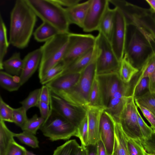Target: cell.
Segmentation results:
<instances>
[{
    "label": "cell",
    "mask_w": 155,
    "mask_h": 155,
    "mask_svg": "<svg viewBox=\"0 0 155 155\" xmlns=\"http://www.w3.org/2000/svg\"><path fill=\"white\" fill-rule=\"evenodd\" d=\"M37 18L25 0H16L10 13L9 44L19 49L26 48L33 34Z\"/></svg>",
    "instance_id": "6da1fadb"
},
{
    "label": "cell",
    "mask_w": 155,
    "mask_h": 155,
    "mask_svg": "<svg viewBox=\"0 0 155 155\" xmlns=\"http://www.w3.org/2000/svg\"><path fill=\"white\" fill-rule=\"evenodd\" d=\"M37 17L53 26L60 33H69V22L65 8L55 0H25Z\"/></svg>",
    "instance_id": "7a4b0ae2"
},
{
    "label": "cell",
    "mask_w": 155,
    "mask_h": 155,
    "mask_svg": "<svg viewBox=\"0 0 155 155\" xmlns=\"http://www.w3.org/2000/svg\"><path fill=\"white\" fill-rule=\"evenodd\" d=\"M96 57L95 46L93 58L90 63L81 72L78 82L60 97L74 106L87 109L90 92L96 74Z\"/></svg>",
    "instance_id": "3957f363"
},
{
    "label": "cell",
    "mask_w": 155,
    "mask_h": 155,
    "mask_svg": "<svg viewBox=\"0 0 155 155\" xmlns=\"http://www.w3.org/2000/svg\"><path fill=\"white\" fill-rule=\"evenodd\" d=\"M69 33H59L40 47L41 57L38 68L39 80L50 69L62 61L68 46Z\"/></svg>",
    "instance_id": "277c9868"
},
{
    "label": "cell",
    "mask_w": 155,
    "mask_h": 155,
    "mask_svg": "<svg viewBox=\"0 0 155 155\" xmlns=\"http://www.w3.org/2000/svg\"><path fill=\"white\" fill-rule=\"evenodd\" d=\"M96 37V75L118 73L120 62L114 52L110 42L101 32Z\"/></svg>",
    "instance_id": "5b68a950"
},
{
    "label": "cell",
    "mask_w": 155,
    "mask_h": 155,
    "mask_svg": "<svg viewBox=\"0 0 155 155\" xmlns=\"http://www.w3.org/2000/svg\"><path fill=\"white\" fill-rule=\"evenodd\" d=\"M50 109L40 129L43 134L52 141L67 140L76 136L77 127Z\"/></svg>",
    "instance_id": "8992f818"
},
{
    "label": "cell",
    "mask_w": 155,
    "mask_h": 155,
    "mask_svg": "<svg viewBox=\"0 0 155 155\" xmlns=\"http://www.w3.org/2000/svg\"><path fill=\"white\" fill-rule=\"evenodd\" d=\"M138 110L134 96H126L119 123L123 131L129 138L140 141L143 138L138 124Z\"/></svg>",
    "instance_id": "52a82bcc"
},
{
    "label": "cell",
    "mask_w": 155,
    "mask_h": 155,
    "mask_svg": "<svg viewBox=\"0 0 155 155\" xmlns=\"http://www.w3.org/2000/svg\"><path fill=\"white\" fill-rule=\"evenodd\" d=\"M96 39V37L91 34L69 32L68 46L62 60L65 68L79 57L93 48Z\"/></svg>",
    "instance_id": "ba28073f"
},
{
    "label": "cell",
    "mask_w": 155,
    "mask_h": 155,
    "mask_svg": "<svg viewBox=\"0 0 155 155\" xmlns=\"http://www.w3.org/2000/svg\"><path fill=\"white\" fill-rule=\"evenodd\" d=\"M114 8V25L110 43L116 56L120 62L125 53L128 25L122 11L117 8Z\"/></svg>",
    "instance_id": "9c48e42d"
},
{
    "label": "cell",
    "mask_w": 155,
    "mask_h": 155,
    "mask_svg": "<svg viewBox=\"0 0 155 155\" xmlns=\"http://www.w3.org/2000/svg\"><path fill=\"white\" fill-rule=\"evenodd\" d=\"M50 108L77 127L86 114L87 109L74 106L51 92Z\"/></svg>",
    "instance_id": "30bf717a"
},
{
    "label": "cell",
    "mask_w": 155,
    "mask_h": 155,
    "mask_svg": "<svg viewBox=\"0 0 155 155\" xmlns=\"http://www.w3.org/2000/svg\"><path fill=\"white\" fill-rule=\"evenodd\" d=\"M109 0H91L82 28L86 32L98 31L102 17L109 7Z\"/></svg>",
    "instance_id": "8fae6325"
},
{
    "label": "cell",
    "mask_w": 155,
    "mask_h": 155,
    "mask_svg": "<svg viewBox=\"0 0 155 155\" xmlns=\"http://www.w3.org/2000/svg\"><path fill=\"white\" fill-rule=\"evenodd\" d=\"M97 76L101 90L104 105L106 108L113 95L126 83L121 80L118 73Z\"/></svg>",
    "instance_id": "7c38bea8"
},
{
    "label": "cell",
    "mask_w": 155,
    "mask_h": 155,
    "mask_svg": "<svg viewBox=\"0 0 155 155\" xmlns=\"http://www.w3.org/2000/svg\"><path fill=\"white\" fill-rule=\"evenodd\" d=\"M115 125L112 117L105 110L101 117L99 126L100 139L106 150L107 155H112L115 138Z\"/></svg>",
    "instance_id": "4fadbf2b"
},
{
    "label": "cell",
    "mask_w": 155,
    "mask_h": 155,
    "mask_svg": "<svg viewBox=\"0 0 155 155\" xmlns=\"http://www.w3.org/2000/svg\"><path fill=\"white\" fill-rule=\"evenodd\" d=\"M81 75V73L62 74L46 85L52 93L60 97L76 84Z\"/></svg>",
    "instance_id": "5bb4252c"
},
{
    "label": "cell",
    "mask_w": 155,
    "mask_h": 155,
    "mask_svg": "<svg viewBox=\"0 0 155 155\" xmlns=\"http://www.w3.org/2000/svg\"><path fill=\"white\" fill-rule=\"evenodd\" d=\"M106 108L105 107H87L88 129L87 145H96L100 140V121L102 114Z\"/></svg>",
    "instance_id": "9a60e30c"
},
{
    "label": "cell",
    "mask_w": 155,
    "mask_h": 155,
    "mask_svg": "<svg viewBox=\"0 0 155 155\" xmlns=\"http://www.w3.org/2000/svg\"><path fill=\"white\" fill-rule=\"evenodd\" d=\"M129 83H125L116 92L110 99L105 111L109 114L116 122L119 123L120 115L126 96H130Z\"/></svg>",
    "instance_id": "2e32d148"
},
{
    "label": "cell",
    "mask_w": 155,
    "mask_h": 155,
    "mask_svg": "<svg viewBox=\"0 0 155 155\" xmlns=\"http://www.w3.org/2000/svg\"><path fill=\"white\" fill-rule=\"evenodd\" d=\"M41 57L40 47L28 53L23 59L22 69L19 76L21 86L28 81L39 68Z\"/></svg>",
    "instance_id": "e0dca14e"
},
{
    "label": "cell",
    "mask_w": 155,
    "mask_h": 155,
    "mask_svg": "<svg viewBox=\"0 0 155 155\" xmlns=\"http://www.w3.org/2000/svg\"><path fill=\"white\" fill-rule=\"evenodd\" d=\"M147 46L146 43L139 35L134 32L128 43L126 44L125 54L133 64L134 59H139L143 54Z\"/></svg>",
    "instance_id": "ac0fdd59"
},
{
    "label": "cell",
    "mask_w": 155,
    "mask_h": 155,
    "mask_svg": "<svg viewBox=\"0 0 155 155\" xmlns=\"http://www.w3.org/2000/svg\"><path fill=\"white\" fill-rule=\"evenodd\" d=\"M91 0L79 3L72 7L65 8L70 24H74L82 28L84 22Z\"/></svg>",
    "instance_id": "d6986e66"
},
{
    "label": "cell",
    "mask_w": 155,
    "mask_h": 155,
    "mask_svg": "<svg viewBox=\"0 0 155 155\" xmlns=\"http://www.w3.org/2000/svg\"><path fill=\"white\" fill-rule=\"evenodd\" d=\"M140 80L147 77L149 79V91L155 93V50L153 51L143 62L139 70Z\"/></svg>",
    "instance_id": "ffe728a7"
},
{
    "label": "cell",
    "mask_w": 155,
    "mask_h": 155,
    "mask_svg": "<svg viewBox=\"0 0 155 155\" xmlns=\"http://www.w3.org/2000/svg\"><path fill=\"white\" fill-rule=\"evenodd\" d=\"M114 120L115 132L112 155H130L127 146L129 138L123 131L120 123Z\"/></svg>",
    "instance_id": "44dd1931"
},
{
    "label": "cell",
    "mask_w": 155,
    "mask_h": 155,
    "mask_svg": "<svg viewBox=\"0 0 155 155\" xmlns=\"http://www.w3.org/2000/svg\"><path fill=\"white\" fill-rule=\"evenodd\" d=\"M94 52V46L75 60L65 68L62 74L81 73L91 62Z\"/></svg>",
    "instance_id": "7402d4cb"
},
{
    "label": "cell",
    "mask_w": 155,
    "mask_h": 155,
    "mask_svg": "<svg viewBox=\"0 0 155 155\" xmlns=\"http://www.w3.org/2000/svg\"><path fill=\"white\" fill-rule=\"evenodd\" d=\"M114 8L109 7L106 9L100 23L98 31L110 41L114 21Z\"/></svg>",
    "instance_id": "603a6c76"
},
{
    "label": "cell",
    "mask_w": 155,
    "mask_h": 155,
    "mask_svg": "<svg viewBox=\"0 0 155 155\" xmlns=\"http://www.w3.org/2000/svg\"><path fill=\"white\" fill-rule=\"evenodd\" d=\"M23 65V59L21 58L20 53L17 52L14 53L9 58L3 61V68L7 73L19 77L22 71Z\"/></svg>",
    "instance_id": "cb8c5ba5"
},
{
    "label": "cell",
    "mask_w": 155,
    "mask_h": 155,
    "mask_svg": "<svg viewBox=\"0 0 155 155\" xmlns=\"http://www.w3.org/2000/svg\"><path fill=\"white\" fill-rule=\"evenodd\" d=\"M139 71L132 64L125 54L120 61L118 72L121 80L124 83H129Z\"/></svg>",
    "instance_id": "d4e9b609"
},
{
    "label": "cell",
    "mask_w": 155,
    "mask_h": 155,
    "mask_svg": "<svg viewBox=\"0 0 155 155\" xmlns=\"http://www.w3.org/2000/svg\"><path fill=\"white\" fill-rule=\"evenodd\" d=\"M59 33V31L53 26L43 22L35 30L33 34L36 41L45 42Z\"/></svg>",
    "instance_id": "484cf974"
},
{
    "label": "cell",
    "mask_w": 155,
    "mask_h": 155,
    "mask_svg": "<svg viewBox=\"0 0 155 155\" xmlns=\"http://www.w3.org/2000/svg\"><path fill=\"white\" fill-rule=\"evenodd\" d=\"M105 107L104 105L101 90L96 74L89 95L87 107Z\"/></svg>",
    "instance_id": "4316f807"
},
{
    "label": "cell",
    "mask_w": 155,
    "mask_h": 155,
    "mask_svg": "<svg viewBox=\"0 0 155 155\" xmlns=\"http://www.w3.org/2000/svg\"><path fill=\"white\" fill-rule=\"evenodd\" d=\"M15 133L7 127L5 122L0 120V155H5L10 143L14 140Z\"/></svg>",
    "instance_id": "83f0119b"
},
{
    "label": "cell",
    "mask_w": 155,
    "mask_h": 155,
    "mask_svg": "<svg viewBox=\"0 0 155 155\" xmlns=\"http://www.w3.org/2000/svg\"><path fill=\"white\" fill-rule=\"evenodd\" d=\"M9 43L8 40L6 26L1 14L0 16V69H3V59L6 54Z\"/></svg>",
    "instance_id": "f1b7e54d"
},
{
    "label": "cell",
    "mask_w": 155,
    "mask_h": 155,
    "mask_svg": "<svg viewBox=\"0 0 155 155\" xmlns=\"http://www.w3.org/2000/svg\"><path fill=\"white\" fill-rule=\"evenodd\" d=\"M0 85L2 87L9 92L17 91L21 86L20 83L13 76L2 71H0Z\"/></svg>",
    "instance_id": "f546056e"
},
{
    "label": "cell",
    "mask_w": 155,
    "mask_h": 155,
    "mask_svg": "<svg viewBox=\"0 0 155 155\" xmlns=\"http://www.w3.org/2000/svg\"><path fill=\"white\" fill-rule=\"evenodd\" d=\"M80 146L76 140H71L58 147L52 155H75Z\"/></svg>",
    "instance_id": "4dcf8cb0"
},
{
    "label": "cell",
    "mask_w": 155,
    "mask_h": 155,
    "mask_svg": "<svg viewBox=\"0 0 155 155\" xmlns=\"http://www.w3.org/2000/svg\"><path fill=\"white\" fill-rule=\"evenodd\" d=\"M134 99L136 104L147 109L155 115V93L149 91L142 96Z\"/></svg>",
    "instance_id": "1f68e13d"
},
{
    "label": "cell",
    "mask_w": 155,
    "mask_h": 155,
    "mask_svg": "<svg viewBox=\"0 0 155 155\" xmlns=\"http://www.w3.org/2000/svg\"><path fill=\"white\" fill-rule=\"evenodd\" d=\"M45 120V119L41 117H38L37 114H35L31 118L28 119L25 125L21 129L23 131L35 135Z\"/></svg>",
    "instance_id": "d6a6232c"
},
{
    "label": "cell",
    "mask_w": 155,
    "mask_h": 155,
    "mask_svg": "<svg viewBox=\"0 0 155 155\" xmlns=\"http://www.w3.org/2000/svg\"><path fill=\"white\" fill-rule=\"evenodd\" d=\"M65 68L62 61L50 69L40 80L42 85H46L61 75Z\"/></svg>",
    "instance_id": "836d02e7"
},
{
    "label": "cell",
    "mask_w": 155,
    "mask_h": 155,
    "mask_svg": "<svg viewBox=\"0 0 155 155\" xmlns=\"http://www.w3.org/2000/svg\"><path fill=\"white\" fill-rule=\"evenodd\" d=\"M41 88L36 89L30 93L28 97L20 103L27 111L31 107H38L40 101Z\"/></svg>",
    "instance_id": "e575fe53"
},
{
    "label": "cell",
    "mask_w": 155,
    "mask_h": 155,
    "mask_svg": "<svg viewBox=\"0 0 155 155\" xmlns=\"http://www.w3.org/2000/svg\"><path fill=\"white\" fill-rule=\"evenodd\" d=\"M88 117L86 114L77 127L76 137L79 138L81 145L86 146L88 143Z\"/></svg>",
    "instance_id": "d590c367"
},
{
    "label": "cell",
    "mask_w": 155,
    "mask_h": 155,
    "mask_svg": "<svg viewBox=\"0 0 155 155\" xmlns=\"http://www.w3.org/2000/svg\"><path fill=\"white\" fill-rule=\"evenodd\" d=\"M15 137L22 143L33 148L39 147V141L35 135L23 131L21 133H15Z\"/></svg>",
    "instance_id": "8d00e7d4"
},
{
    "label": "cell",
    "mask_w": 155,
    "mask_h": 155,
    "mask_svg": "<svg viewBox=\"0 0 155 155\" xmlns=\"http://www.w3.org/2000/svg\"><path fill=\"white\" fill-rule=\"evenodd\" d=\"M13 108L6 104L0 96V120L13 123Z\"/></svg>",
    "instance_id": "74e56055"
},
{
    "label": "cell",
    "mask_w": 155,
    "mask_h": 155,
    "mask_svg": "<svg viewBox=\"0 0 155 155\" xmlns=\"http://www.w3.org/2000/svg\"><path fill=\"white\" fill-rule=\"evenodd\" d=\"M27 111L22 106L18 108H13V123L21 128L25 125L28 119Z\"/></svg>",
    "instance_id": "f35d334b"
},
{
    "label": "cell",
    "mask_w": 155,
    "mask_h": 155,
    "mask_svg": "<svg viewBox=\"0 0 155 155\" xmlns=\"http://www.w3.org/2000/svg\"><path fill=\"white\" fill-rule=\"evenodd\" d=\"M127 146L130 155H145V150L140 141L128 138Z\"/></svg>",
    "instance_id": "ab89813d"
},
{
    "label": "cell",
    "mask_w": 155,
    "mask_h": 155,
    "mask_svg": "<svg viewBox=\"0 0 155 155\" xmlns=\"http://www.w3.org/2000/svg\"><path fill=\"white\" fill-rule=\"evenodd\" d=\"M149 91V78L147 77L143 78L136 84L133 93L134 98L138 97Z\"/></svg>",
    "instance_id": "60d3db41"
},
{
    "label": "cell",
    "mask_w": 155,
    "mask_h": 155,
    "mask_svg": "<svg viewBox=\"0 0 155 155\" xmlns=\"http://www.w3.org/2000/svg\"><path fill=\"white\" fill-rule=\"evenodd\" d=\"M27 150L14 140L10 144L5 155H26Z\"/></svg>",
    "instance_id": "b9f144b4"
},
{
    "label": "cell",
    "mask_w": 155,
    "mask_h": 155,
    "mask_svg": "<svg viewBox=\"0 0 155 155\" xmlns=\"http://www.w3.org/2000/svg\"><path fill=\"white\" fill-rule=\"evenodd\" d=\"M140 142L147 153L155 154V131L149 137L143 138Z\"/></svg>",
    "instance_id": "7bdbcfd3"
},
{
    "label": "cell",
    "mask_w": 155,
    "mask_h": 155,
    "mask_svg": "<svg viewBox=\"0 0 155 155\" xmlns=\"http://www.w3.org/2000/svg\"><path fill=\"white\" fill-rule=\"evenodd\" d=\"M137 120L138 125L143 138H147L152 134L153 130L143 119L139 110H137Z\"/></svg>",
    "instance_id": "ee69618b"
},
{
    "label": "cell",
    "mask_w": 155,
    "mask_h": 155,
    "mask_svg": "<svg viewBox=\"0 0 155 155\" xmlns=\"http://www.w3.org/2000/svg\"><path fill=\"white\" fill-rule=\"evenodd\" d=\"M136 105L150 123L153 130L155 131V115L147 109L138 104Z\"/></svg>",
    "instance_id": "f6af8a7d"
},
{
    "label": "cell",
    "mask_w": 155,
    "mask_h": 155,
    "mask_svg": "<svg viewBox=\"0 0 155 155\" xmlns=\"http://www.w3.org/2000/svg\"><path fill=\"white\" fill-rule=\"evenodd\" d=\"M51 92L46 85H43L41 88L40 101L50 104Z\"/></svg>",
    "instance_id": "bcb514c9"
},
{
    "label": "cell",
    "mask_w": 155,
    "mask_h": 155,
    "mask_svg": "<svg viewBox=\"0 0 155 155\" xmlns=\"http://www.w3.org/2000/svg\"><path fill=\"white\" fill-rule=\"evenodd\" d=\"M38 107L39 109L41 116L45 120L50 111V104L40 101Z\"/></svg>",
    "instance_id": "7dc6e473"
},
{
    "label": "cell",
    "mask_w": 155,
    "mask_h": 155,
    "mask_svg": "<svg viewBox=\"0 0 155 155\" xmlns=\"http://www.w3.org/2000/svg\"><path fill=\"white\" fill-rule=\"evenodd\" d=\"M61 6L66 8L72 7L79 3L81 0H55Z\"/></svg>",
    "instance_id": "c3c4849f"
},
{
    "label": "cell",
    "mask_w": 155,
    "mask_h": 155,
    "mask_svg": "<svg viewBox=\"0 0 155 155\" xmlns=\"http://www.w3.org/2000/svg\"><path fill=\"white\" fill-rule=\"evenodd\" d=\"M97 145V155H107L104 145L100 139L98 142Z\"/></svg>",
    "instance_id": "681fc988"
},
{
    "label": "cell",
    "mask_w": 155,
    "mask_h": 155,
    "mask_svg": "<svg viewBox=\"0 0 155 155\" xmlns=\"http://www.w3.org/2000/svg\"><path fill=\"white\" fill-rule=\"evenodd\" d=\"M86 147L87 150V155H97V144L88 145Z\"/></svg>",
    "instance_id": "f907efd6"
},
{
    "label": "cell",
    "mask_w": 155,
    "mask_h": 155,
    "mask_svg": "<svg viewBox=\"0 0 155 155\" xmlns=\"http://www.w3.org/2000/svg\"><path fill=\"white\" fill-rule=\"evenodd\" d=\"M75 155H87L86 147L82 145L80 146Z\"/></svg>",
    "instance_id": "816d5d0a"
},
{
    "label": "cell",
    "mask_w": 155,
    "mask_h": 155,
    "mask_svg": "<svg viewBox=\"0 0 155 155\" xmlns=\"http://www.w3.org/2000/svg\"><path fill=\"white\" fill-rule=\"evenodd\" d=\"M146 1L149 5L152 10L155 12V0H147Z\"/></svg>",
    "instance_id": "f5cc1de1"
},
{
    "label": "cell",
    "mask_w": 155,
    "mask_h": 155,
    "mask_svg": "<svg viewBox=\"0 0 155 155\" xmlns=\"http://www.w3.org/2000/svg\"><path fill=\"white\" fill-rule=\"evenodd\" d=\"M26 155H38L35 154L32 152L27 150L26 153Z\"/></svg>",
    "instance_id": "db71d44e"
},
{
    "label": "cell",
    "mask_w": 155,
    "mask_h": 155,
    "mask_svg": "<svg viewBox=\"0 0 155 155\" xmlns=\"http://www.w3.org/2000/svg\"><path fill=\"white\" fill-rule=\"evenodd\" d=\"M145 155H155V154L148 153H147L145 151Z\"/></svg>",
    "instance_id": "11a10c76"
},
{
    "label": "cell",
    "mask_w": 155,
    "mask_h": 155,
    "mask_svg": "<svg viewBox=\"0 0 155 155\" xmlns=\"http://www.w3.org/2000/svg\"></svg>",
    "instance_id": "9f6ffc18"
}]
</instances>
